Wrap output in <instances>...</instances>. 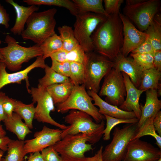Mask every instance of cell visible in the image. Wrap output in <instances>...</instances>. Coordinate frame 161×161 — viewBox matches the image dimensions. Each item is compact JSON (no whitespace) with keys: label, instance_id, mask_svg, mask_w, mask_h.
I'll return each instance as SVG.
<instances>
[{"label":"cell","instance_id":"obj_25","mask_svg":"<svg viewBox=\"0 0 161 161\" xmlns=\"http://www.w3.org/2000/svg\"><path fill=\"white\" fill-rule=\"evenodd\" d=\"M155 51L161 50V18L157 14L144 32Z\"/></svg>","mask_w":161,"mask_h":161},{"label":"cell","instance_id":"obj_19","mask_svg":"<svg viewBox=\"0 0 161 161\" xmlns=\"http://www.w3.org/2000/svg\"><path fill=\"white\" fill-rule=\"evenodd\" d=\"M87 92L89 95L92 98L94 102V105L99 107V112L101 114L123 119L137 118L133 112H128L123 110L117 106L107 103L103 100L97 93L94 91L88 90Z\"/></svg>","mask_w":161,"mask_h":161},{"label":"cell","instance_id":"obj_10","mask_svg":"<svg viewBox=\"0 0 161 161\" xmlns=\"http://www.w3.org/2000/svg\"><path fill=\"white\" fill-rule=\"evenodd\" d=\"M160 6L159 0H143L135 4H126L123 14L133 22L139 30L144 32L157 14Z\"/></svg>","mask_w":161,"mask_h":161},{"label":"cell","instance_id":"obj_24","mask_svg":"<svg viewBox=\"0 0 161 161\" xmlns=\"http://www.w3.org/2000/svg\"><path fill=\"white\" fill-rule=\"evenodd\" d=\"M73 87V85L70 80L51 85L46 89L52 97L55 105H57L64 102L69 98Z\"/></svg>","mask_w":161,"mask_h":161},{"label":"cell","instance_id":"obj_1","mask_svg":"<svg viewBox=\"0 0 161 161\" xmlns=\"http://www.w3.org/2000/svg\"><path fill=\"white\" fill-rule=\"evenodd\" d=\"M119 13L107 17L91 37L94 51L112 61L120 52L123 42V25Z\"/></svg>","mask_w":161,"mask_h":161},{"label":"cell","instance_id":"obj_37","mask_svg":"<svg viewBox=\"0 0 161 161\" xmlns=\"http://www.w3.org/2000/svg\"><path fill=\"white\" fill-rule=\"evenodd\" d=\"M86 57V53L79 45L70 51L67 52V61L69 62H76L83 64Z\"/></svg>","mask_w":161,"mask_h":161},{"label":"cell","instance_id":"obj_9","mask_svg":"<svg viewBox=\"0 0 161 161\" xmlns=\"http://www.w3.org/2000/svg\"><path fill=\"white\" fill-rule=\"evenodd\" d=\"M74 24L75 37L86 53L93 51L91 36L98 26L107 17L92 13H78Z\"/></svg>","mask_w":161,"mask_h":161},{"label":"cell","instance_id":"obj_53","mask_svg":"<svg viewBox=\"0 0 161 161\" xmlns=\"http://www.w3.org/2000/svg\"><path fill=\"white\" fill-rule=\"evenodd\" d=\"M1 39H0V45L1 44ZM3 59V57L0 52V60H2Z\"/></svg>","mask_w":161,"mask_h":161},{"label":"cell","instance_id":"obj_21","mask_svg":"<svg viewBox=\"0 0 161 161\" xmlns=\"http://www.w3.org/2000/svg\"><path fill=\"white\" fill-rule=\"evenodd\" d=\"M145 92L146 101L144 105L140 106L141 114L138 122V128L147 119L155 117L161 108V101L158 99L157 90L149 89Z\"/></svg>","mask_w":161,"mask_h":161},{"label":"cell","instance_id":"obj_39","mask_svg":"<svg viewBox=\"0 0 161 161\" xmlns=\"http://www.w3.org/2000/svg\"><path fill=\"white\" fill-rule=\"evenodd\" d=\"M104 9L106 13L110 15L119 13L120 7L123 2V0H104Z\"/></svg>","mask_w":161,"mask_h":161},{"label":"cell","instance_id":"obj_46","mask_svg":"<svg viewBox=\"0 0 161 161\" xmlns=\"http://www.w3.org/2000/svg\"><path fill=\"white\" fill-rule=\"evenodd\" d=\"M154 67L161 72V50L155 51L153 54Z\"/></svg>","mask_w":161,"mask_h":161},{"label":"cell","instance_id":"obj_28","mask_svg":"<svg viewBox=\"0 0 161 161\" xmlns=\"http://www.w3.org/2000/svg\"><path fill=\"white\" fill-rule=\"evenodd\" d=\"M44 69L45 75L43 77L39 79L38 87L46 88L53 84L70 80L69 78L57 73L47 64Z\"/></svg>","mask_w":161,"mask_h":161},{"label":"cell","instance_id":"obj_27","mask_svg":"<svg viewBox=\"0 0 161 161\" xmlns=\"http://www.w3.org/2000/svg\"><path fill=\"white\" fill-rule=\"evenodd\" d=\"M24 141L11 140L7 145L6 155L1 161H23L27 154L24 150Z\"/></svg>","mask_w":161,"mask_h":161},{"label":"cell","instance_id":"obj_41","mask_svg":"<svg viewBox=\"0 0 161 161\" xmlns=\"http://www.w3.org/2000/svg\"><path fill=\"white\" fill-rule=\"evenodd\" d=\"M155 52L151 43L147 38L139 47L133 50L131 53L133 54H154Z\"/></svg>","mask_w":161,"mask_h":161},{"label":"cell","instance_id":"obj_34","mask_svg":"<svg viewBox=\"0 0 161 161\" xmlns=\"http://www.w3.org/2000/svg\"><path fill=\"white\" fill-rule=\"evenodd\" d=\"M70 75L69 78L74 86L83 84L85 81V71L83 64L70 62Z\"/></svg>","mask_w":161,"mask_h":161},{"label":"cell","instance_id":"obj_49","mask_svg":"<svg viewBox=\"0 0 161 161\" xmlns=\"http://www.w3.org/2000/svg\"><path fill=\"white\" fill-rule=\"evenodd\" d=\"M11 140L6 136L0 138V149L4 152L7 151V145Z\"/></svg>","mask_w":161,"mask_h":161},{"label":"cell","instance_id":"obj_51","mask_svg":"<svg viewBox=\"0 0 161 161\" xmlns=\"http://www.w3.org/2000/svg\"><path fill=\"white\" fill-rule=\"evenodd\" d=\"M6 132L3 129L2 126L0 123V138L6 136Z\"/></svg>","mask_w":161,"mask_h":161},{"label":"cell","instance_id":"obj_31","mask_svg":"<svg viewBox=\"0 0 161 161\" xmlns=\"http://www.w3.org/2000/svg\"><path fill=\"white\" fill-rule=\"evenodd\" d=\"M62 41L63 49L68 52L80 45L74 35L72 27L64 25L58 28Z\"/></svg>","mask_w":161,"mask_h":161},{"label":"cell","instance_id":"obj_12","mask_svg":"<svg viewBox=\"0 0 161 161\" xmlns=\"http://www.w3.org/2000/svg\"><path fill=\"white\" fill-rule=\"evenodd\" d=\"M29 92L31 95L33 103H37L35 107L34 119L40 122L50 124L62 130L67 128V126L58 123L50 116V112H55V108L52 99L46 88L32 87Z\"/></svg>","mask_w":161,"mask_h":161},{"label":"cell","instance_id":"obj_4","mask_svg":"<svg viewBox=\"0 0 161 161\" xmlns=\"http://www.w3.org/2000/svg\"><path fill=\"white\" fill-rule=\"evenodd\" d=\"M5 41L7 46L0 47V52L3 57V59L0 62L3 63L6 68L10 71H18L24 63L35 57L43 55L40 45L35 44L29 47H23L9 35L6 36Z\"/></svg>","mask_w":161,"mask_h":161},{"label":"cell","instance_id":"obj_26","mask_svg":"<svg viewBox=\"0 0 161 161\" xmlns=\"http://www.w3.org/2000/svg\"><path fill=\"white\" fill-rule=\"evenodd\" d=\"M78 13H92L108 17L103 5L102 0H72Z\"/></svg>","mask_w":161,"mask_h":161},{"label":"cell","instance_id":"obj_13","mask_svg":"<svg viewBox=\"0 0 161 161\" xmlns=\"http://www.w3.org/2000/svg\"><path fill=\"white\" fill-rule=\"evenodd\" d=\"M160 158L161 150L137 138L129 142L122 161H157Z\"/></svg>","mask_w":161,"mask_h":161},{"label":"cell","instance_id":"obj_6","mask_svg":"<svg viewBox=\"0 0 161 161\" xmlns=\"http://www.w3.org/2000/svg\"><path fill=\"white\" fill-rule=\"evenodd\" d=\"M86 53L83 64L85 71L84 84L86 89L97 93L102 79L113 68L114 62L94 51Z\"/></svg>","mask_w":161,"mask_h":161},{"label":"cell","instance_id":"obj_3","mask_svg":"<svg viewBox=\"0 0 161 161\" xmlns=\"http://www.w3.org/2000/svg\"><path fill=\"white\" fill-rule=\"evenodd\" d=\"M98 141L91 135L79 134L66 136L53 146L63 161H84L85 153L93 150L92 144Z\"/></svg>","mask_w":161,"mask_h":161},{"label":"cell","instance_id":"obj_32","mask_svg":"<svg viewBox=\"0 0 161 161\" xmlns=\"http://www.w3.org/2000/svg\"><path fill=\"white\" fill-rule=\"evenodd\" d=\"M44 59L53 53L63 49V44L59 35L55 33L46 39L40 45Z\"/></svg>","mask_w":161,"mask_h":161},{"label":"cell","instance_id":"obj_33","mask_svg":"<svg viewBox=\"0 0 161 161\" xmlns=\"http://www.w3.org/2000/svg\"><path fill=\"white\" fill-rule=\"evenodd\" d=\"M155 117H149L144 121L139 128L137 133L132 140L140 138L145 136H151L155 139V144L161 150V136L159 135L156 132L153 124V120Z\"/></svg>","mask_w":161,"mask_h":161},{"label":"cell","instance_id":"obj_17","mask_svg":"<svg viewBox=\"0 0 161 161\" xmlns=\"http://www.w3.org/2000/svg\"><path fill=\"white\" fill-rule=\"evenodd\" d=\"M113 61V68L126 74L132 83L138 89L141 83L143 69L131 57H125L120 52Z\"/></svg>","mask_w":161,"mask_h":161},{"label":"cell","instance_id":"obj_38","mask_svg":"<svg viewBox=\"0 0 161 161\" xmlns=\"http://www.w3.org/2000/svg\"><path fill=\"white\" fill-rule=\"evenodd\" d=\"M51 67L55 72L69 78L70 75V62H60L52 60Z\"/></svg>","mask_w":161,"mask_h":161},{"label":"cell","instance_id":"obj_52","mask_svg":"<svg viewBox=\"0 0 161 161\" xmlns=\"http://www.w3.org/2000/svg\"><path fill=\"white\" fill-rule=\"evenodd\" d=\"M4 153V152L0 149V161H1V159L3 156Z\"/></svg>","mask_w":161,"mask_h":161},{"label":"cell","instance_id":"obj_11","mask_svg":"<svg viewBox=\"0 0 161 161\" xmlns=\"http://www.w3.org/2000/svg\"><path fill=\"white\" fill-rule=\"evenodd\" d=\"M104 78L99 96H106V102L119 107L123 103L126 96V86L122 72L112 68Z\"/></svg>","mask_w":161,"mask_h":161},{"label":"cell","instance_id":"obj_7","mask_svg":"<svg viewBox=\"0 0 161 161\" xmlns=\"http://www.w3.org/2000/svg\"><path fill=\"white\" fill-rule=\"evenodd\" d=\"M92 98L86 91L84 84L74 86L72 93L64 102L56 105V110L59 113H66L71 109H76L90 115L97 123L105 119L100 114L98 109L92 103Z\"/></svg>","mask_w":161,"mask_h":161},{"label":"cell","instance_id":"obj_29","mask_svg":"<svg viewBox=\"0 0 161 161\" xmlns=\"http://www.w3.org/2000/svg\"><path fill=\"white\" fill-rule=\"evenodd\" d=\"M23 1L30 6L45 5L64 7L75 16L78 13L74 3L69 0H23Z\"/></svg>","mask_w":161,"mask_h":161},{"label":"cell","instance_id":"obj_2","mask_svg":"<svg viewBox=\"0 0 161 161\" xmlns=\"http://www.w3.org/2000/svg\"><path fill=\"white\" fill-rule=\"evenodd\" d=\"M57 12L52 8L40 12H34L26 23V28L21 36L24 40H30L40 45L46 39L55 33L56 21L55 16Z\"/></svg>","mask_w":161,"mask_h":161},{"label":"cell","instance_id":"obj_47","mask_svg":"<svg viewBox=\"0 0 161 161\" xmlns=\"http://www.w3.org/2000/svg\"><path fill=\"white\" fill-rule=\"evenodd\" d=\"M103 150V146L102 145L93 156L86 157L84 161H103L102 158Z\"/></svg>","mask_w":161,"mask_h":161},{"label":"cell","instance_id":"obj_14","mask_svg":"<svg viewBox=\"0 0 161 161\" xmlns=\"http://www.w3.org/2000/svg\"><path fill=\"white\" fill-rule=\"evenodd\" d=\"M62 130L53 129L44 126L42 130L36 132L34 138L24 141V148L26 154L41 151L53 146L61 139Z\"/></svg>","mask_w":161,"mask_h":161},{"label":"cell","instance_id":"obj_18","mask_svg":"<svg viewBox=\"0 0 161 161\" xmlns=\"http://www.w3.org/2000/svg\"><path fill=\"white\" fill-rule=\"evenodd\" d=\"M126 90V98L122 104L119 106L120 109L128 112H133L139 120L141 114L139 101L141 95L145 91L137 88L131 81L129 76L122 72Z\"/></svg>","mask_w":161,"mask_h":161},{"label":"cell","instance_id":"obj_8","mask_svg":"<svg viewBox=\"0 0 161 161\" xmlns=\"http://www.w3.org/2000/svg\"><path fill=\"white\" fill-rule=\"evenodd\" d=\"M137 124L138 123L127 124L122 128L117 126L114 128L112 141L103 150V161H122L129 142L138 131Z\"/></svg>","mask_w":161,"mask_h":161},{"label":"cell","instance_id":"obj_50","mask_svg":"<svg viewBox=\"0 0 161 161\" xmlns=\"http://www.w3.org/2000/svg\"><path fill=\"white\" fill-rule=\"evenodd\" d=\"M31 153V154L28 157L27 160L23 161H44L42 155L40 152H36Z\"/></svg>","mask_w":161,"mask_h":161},{"label":"cell","instance_id":"obj_40","mask_svg":"<svg viewBox=\"0 0 161 161\" xmlns=\"http://www.w3.org/2000/svg\"><path fill=\"white\" fill-rule=\"evenodd\" d=\"M41 152L44 161H63L61 156L53 146L46 148Z\"/></svg>","mask_w":161,"mask_h":161},{"label":"cell","instance_id":"obj_20","mask_svg":"<svg viewBox=\"0 0 161 161\" xmlns=\"http://www.w3.org/2000/svg\"><path fill=\"white\" fill-rule=\"evenodd\" d=\"M5 1L13 6L16 13L15 24L10 31L14 35H21L24 30V25L27 19L33 13L38 10L39 7L35 5L28 7L20 5L13 0Z\"/></svg>","mask_w":161,"mask_h":161},{"label":"cell","instance_id":"obj_30","mask_svg":"<svg viewBox=\"0 0 161 161\" xmlns=\"http://www.w3.org/2000/svg\"><path fill=\"white\" fill-rule=\"evenodd\" d=\"M34 103L25 104L21 101L16 100L14 112L18 114L23 119L30 129H32V121L35 114Z\"/></svg>","mask_w":161,"mask_h":161},{"label":"cell","instance_id":"obj_15","mask_svg":"<svg viewBox=\"0 0 161 161\" xmlns=\"http://www.w3.org/2000/svg\"><path fill=\"white\" fill-rule=\"evenodd\" d=\"M119 16L123 28V42L120 52L125 57L135 49L146 39L147 35L145 32L137 29L132 23L123 14Z\"/></svg>","mask_w":161,"mask_h":161},{"label":"cell","instance_id":"obj_45","mask_svg":"<svg viewBox=\"0 0 161 161\" xmlns=\"http://www.w3.org/2000/svg\"><path fill=\"white\" fill-rule=\"evenodd\" d=\"M153 124L155 131L161 136V111H159L153 120Z\"/></svg>","mask_w":161,"mask_h":161},{"label":"cell","instance_id":"obj_35","mask_svg":"<svg viewBox=\"0 0 161 161\" xmlns=\"http://www.w3.org/2000/svg\"><path fill=\"white\" fill-rule=\"evenodd\" d=\"M106 120V127L103 132V139L104 141H108L110 139V133L112 129L117 125L121 123H138L139 120L137 118L123 119L111 117L104 115Z\"/></svg>","mask_w":161,"mask_h":161},{"label":"cell","instance_id":"obj_22","mask_svg":"<svg viewBox=\"0 0 161 161\" xmlns=\"http://www.w3.org/2000/svg\"><path fill=\"white\" fill-rule=\"evenodd\" d=\"M6 129L16 135L18 140L24 141L28 134L32 132L20 116L13 112L12 116L6 117L3 121Z\"/></svg>","mask_w":161,"mask_h":161},{"label":"cell","instance_id":"obj_44","mask_svg":"<svg viewBox=\"0 0 161 161\" xmlns=\"http://www.w3.org/2000/svg\"><path fill=\"white\" fill-rule=\"evenodd\" d=\"M67 52L62 49L52 54L49 57L52 60H54L60 62L68 61L66 58Z\"/></svg>","mask_w":161,"mask_h":161},{"label":"cell","instance_id":"obj_5","mask_svg":"<svg viewBox=\"0 0 161 161\" xmlns=\"http://www.w3.org/2000/svg\"><path fill=\"white\" fill-rule=\"evenodd\" d=\"M64 120L69 125L62 130L61 139L68 135L83 134L91 135L99 141L105 128L104 121L97 123L88 114L76 109L70 110L64 117Z\"/></svg>","mask_w":161,"mask_h":161},{"label":"cell","instance_id":"obj_16","mask_svg":"<svg viewBox=\"0 0 161 161\" xmlns=\"http://www.w3.org/2000/svg\"><path fill=\"white\" fill-rule=\"evenodd\" d=\"M45 60L42 56L38 57L33 63L24 69L11 73L7 72L5 64L0 62V90L5 86L10 84H20L24 80L27 81V85L28 84L29 73L36 68L44 69L46 65Z\"/></svg>","mask_w":161,"mask_h":161},{"label":"cell","instance_id":"obj_36","mask_svg":"<svg viewBox=\"0 0 161 161\" xmlns=\"http://www.w3.org/2000/svg\"><path fill=\"white\" fill-rule=\"evenodd\" d=\"M153 54L131 53L130 56L139 65L145 70L154 68L153 64Z\"/></svg>","mask_w":161,"mask_h":161},{"label":"cell","instance_id":"obj_54","mask_svg":"<svg viewBox=\"0 0 161 161\" xmlns=\"http://www.w3.org/2000/svg\"><path fill=\"white\" fill-rule=\"evenodd\" d=\"M157 161H161V158H160Z\"/></svg>","mask_w":161,"mask_h":161},{"label":"cell","instance_id":"obj_23","mask_svg":"<svg viewBox=\"0 0 161 161\" xmlns=\"http://www.w3.org/2000/svg\"><path fill=\"white\" fill-rule=\"evenodd\" d=\"M161 72L154 68L144 70L140 86L138 89L145 91L148 89L157 90L158 96L161 95Z\"/></svg>","mask_w":161,"mask_h":161},{"label":"cell","instance_id":"obj_42","mask_svg":"<svg viewBox=\"0 0 161 161\" xmlns=\"http://www.w3.org/2000/svg\"><path fill=\"white\" fill-rule=\"evenodd\" d=\"M16 99L6 96L3 104V107L6 117L12 116L15 107Z\"/></svg>","mask_w":161,"mask_h":161},{"label":"cell","instance_id":"obj_43","mask_svg":"<svg viewBox=\"0 0 161 161\" xmlns=\"http://www.w3.org/2000/svg\"><path fill=\"white\" fill-rule=\"evenodd\" d=\"M9 15L3 6L0 3V24L4 25L7 29L9 27Z\"/></svg>","mask_w":161,"mask_h":161},{"label":"cell","instance_id":"obj_48","mask_svg":"<svg viewBox=\"0 0 161 161\" xmlns=\"http://www.w3.org/2000/svg\"><path fill=\"white\" fill-rule=\"evenodd\" d=\"M6 96L4 92H0V123L6 117L3 107V103Z\"/></svg>","mask_w":161,"mask_h":161}]
</instances>
